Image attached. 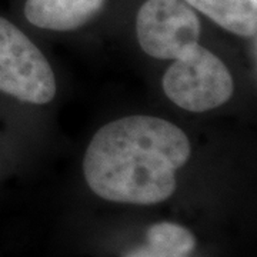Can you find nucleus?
Wrapping results in <instances>:
<instances>
[{
  "instance_id": "nucleus-1",
  "label": "nucleus",
  "mask_w": 257,
  "mask_h": 257,
  "mask_svg": "<svg viewBox=\"0 0 257 257\" xmlns=\"http://www.w3.org/2000/svg\"><path fill=\"white\" fill-rule=\"evenodd\" d=\"M192 155L182 128L156 116H127L104 124L83 159L84 179L99 197L156 204L176 190V173Z\"/></svg>"
},
{
  "instance_id": "nucleus-2",
  "label": "nucleus",
  "mask_w": 257,
  "mask_h": 257,
  "mask_svg": "<svg viewBox=\"0 0 257 257\" xmlns=\"http://www.w3.org/2000/svg\"><path fill=\"white\" fill-rule=\"evenodd\" d=\"M162 86L176 106L193 113L220 107L234 90L227 66L199 43L172 63Z\"/></svg>"
},
{
  "instance_id": "nucleus-3",
  "label": "nucleus",
  "mask_w": 257,
  "mask_h": 257,
  "mask_svg": "<svg viewBox=\"0 0 257 257\" xmlns=\"http://www.w3.org/2000/svg\"><path fill=\"white\" fill-rule=\"evenodd\" d=\"M0 93L32 104L56 94V77L40 49L18 26L0 16Z\"/></svg>"
},
{
  "instance_id": "nucleus-4",
  "label": "nucleus",
  "mask_w": 257,
  "mask_h": 257,
  "mask_svg": "<svg viewBox=\"0 0 257 257\" xmlns=\"http://www.w3.org/2000/svg\"><path fill=\"white\" fill-rule=\"evenodd\" d=\"M200 33V19L184 0H146L136 16L139 45L155 59L182 57L199 43Z\"/></svg>"
},
{
  "instance_id": "nucleus-5",
  "label": "nucleus",
  "mask_w": 257,
  "mask_h": 257,
  "mask_svg": "<svg viewBox=\"0 0 257 257\" xmlns=\"http://www.w3.org/2000/svg\"><path fill=\"white\" fill-rule=\"evenodd\" d=\"M106 0H26L25 18L33 26L53 32H72L89 23Z\"/></svg>"
},
{
  "instance_id": "nucleus-6",
  "label": "nucleus",
  "mask_w": 257,
  "mask_h": 257,
  "mask_svg": "<svg viewBox=\"0 0 257 257\" xmlns=\"http://www.w3.org/2000/svg\"><path fill=\"white\" fill-rule=\"evenodd\" d=\"M220 28L237 36L253 37L257 32V0H184Z\"/></svg>"
},
{
  "instance_id": "nucleus-7",
  "label": "nucleus",
  "mask_w": 257,
  "mask_h": 257,
  "mask_svg": "<svg viewBox=\"0 0 257 257\" xmlns=\"http://www.w3.org/2000/svg\"><path fill=\"white\" fill-rule=\"evenodd\" d=\"M147 241L149 247L175 256H186L196 246L190 230L169 221L156 223L147 230Z\"/></svg>"
},
{
  "instance_id": "nucleus-8",
  "label": "nucleus",
  "mask_w": 257,
  "mask_h": 257,
  "mask_svg": "<svg viewBox=\"0 0 257 257\" xmlns=\"http://www.w3.org/2000/svg\"><path fill=\"white\" fill-rule=\"evenodd\" d=\"M126 257H183V256H175V254L163 253V251H159V250H155V248H152V247H146V248H139V250H135V251H132V253L127 254Z\"/></svg>"
}]
</instances>
